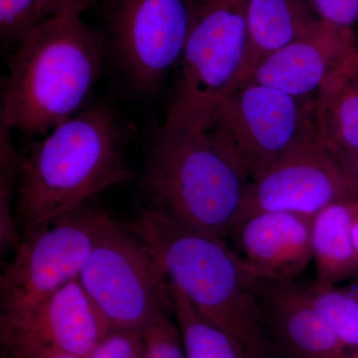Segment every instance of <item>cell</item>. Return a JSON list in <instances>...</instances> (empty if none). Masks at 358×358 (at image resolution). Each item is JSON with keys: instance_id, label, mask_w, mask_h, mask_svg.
I'll use <instances>...</instances> for the list:
<instances>
[{"instance_id": "6da1fadb", "label": "cell", "mask_w": 358, "mask_h": 358, "mask_svg": "<svg viewBox=\"0 0 358 358\" xmlns=\"http://www.w3.org/2000/svg\"><path fill=\"white\" fill-rule=\"evenodd\" d=\"M134 133L114 107L94 103L31 143L18 176L15 216L22 235L133 180L126 150Z\"/></svg>"}, {"instance_id": "7a4b0ae2", "label": "cell", "mask_w": 358, "mask_h": 358, "mask_svg": "<svg viewBox=\"0 0 358 358\" xmlns=\"http://www.w3.org/2000/svg\"><path fill=\"white\" fill-rule=\"evenodd\" d=\"M133 230L147 243L166 280L200 317L239 343L248 358H279L256 289V278L225 239L143 208Z\"/></svg>"}, {"instance_id": "3957f363", "label": "cell", "mask_w": 358, "mask_h": 358, "mask_svg": "<svg viewBox=\"0 0 358 358\" xmlns=\"http://www.w3.org/2000/svg\"><path fill=\"white\" fill-rule=\"evenodd\" d=\"M107 63L103 33L81 16L46 18L9 55L0 120L28 136H47L88 107Z\"/></svg>"}, {"instance_id": "277c9868", "label": "cell", "mask_w": 358, "mask_h": 358, "mask_svg": "<svg viewBox=\"0 0 358 358\" xmlns=\"http://www.w3.org/2000/svg\"><path fill=\"white\" fill-rule=\"evenodd\" d=\"M251 180L205 131L159 126L141 188L150 210L222 239L239 221Z\"/></svg>"}, {"instance_id": "5b68a950", "label": "cell", "mask_w": 358, "mask_h": 358, "mask_svg": "<svg viewBox=\"0 0 358 358\" xmlns=\"http://www.w3.org/2000/svg\"><path fill=\"white\" fill-rule=\"evenodd\" d=\"M248 0H199L162 126L203 131L239 84L247 46Z\"/></svg>"}, {"instance_id": "8992f818", "label": "cell", "mask_w": 358, "mask_h": 358, "mask_svg": "<svg viewBox=\"0 0 358 358\" xmlns=\"http://www.w3.org/2000/svg\"><path fill=\"white\" fill-rule=\"evenodd\" d=\"M203 131L252 182L294 148L319 136L315 98L245 82L224 98Z\"/></svg>"}, {"instance_id": "52a82bcc", "label": "cell", "mask_w": 358, "mask_h": 358, "mask_svg": "<svg viewBox=\"0 0 358 358\" xmlns=\"http://www.w3.org/2000/svg\"><path fill=\"white\" fill-rule=\"evenodd\" d=\"M199 0H105L108 62L131 95L154 96L176 69Z\"/></svg>"}, {"instance_id": "ba28073f", "label": "cell", "mask_w": 358, "mask_h": 358, "mask_svg": "<svg viewBox=\"0 0 358 358\" xmlns=\"http://www.w3.org/2000/svg\"><path fill=\"white\" fill-rule=\"evenodd\" d=\"M78 280L110 329L145 331L169 308L166 277L152 250L112 218Z\"/></svg>"}, {"instance_id": "9c48e42d", "label": "cell", "mask_w": 358, "mask_h": 358, "mask_svg": "<svg viewBox=\"0 0 358 358\" xmlns=\"http://www.w3.org/2000/svg\"><path fill=\"white\" fill-rule=\"evenodd\" d=\"M110 219L87 203L22 235L0 278L1 310L31 305L79 279Z\"/></svg>"}, {"instance_id": "30bf717a", "label": "cell", "mask_w": 358, "mask_h": 358, "mask_svg": "<svg viewBox=\"0 0 358 358\" xmlns=\"http://www.w3.org/2000/svg\"><path fill=\"white\" fill-rule=\"evenodd\" d=\"M110 329L79 280L31 305L1 310L0 315L6 358H88Z\"/></svg>"}, {"instance_id": "8fae6325", "label": "cell", "mask_w": 358, "mask_h": 358, "mask_svg": "<svg viewBox=\"0 0 358 358\" xmlns=\"http://www.w3.org/2000/svg\"><path fill=\"white\" fill-rule=\"evenodd\" d=\"M357 195L336 157L315 136L252 181L238 223L261 212L313 217L329 205Z\"/></svg>"}, {"instance_id": "7c38bea8", "label": "cell", "mask_w": 358, "mask_h": 358, "mask_svg": "<svg viewBox=\"0 0 358 358\" xmlns=\"http://www.w3.org/2000/svg\"><path fill=\"white\" fill-rule=\"evenodd\" d=\"M357 66L355 29L320 20L300 38L261 61L245 82L298 98H315L322 87Z\"/></svg>"}, {"instance_id": "4fadbf2b", "label": "cell", "mask_w": 358, "mask_h": 358, "mask_svg": "<svg viewBox=\"0 0 358 358\" xmlns=\"http://www.w3.org/2000/svg\"><path fill=\"white\" fill-rule=\"evenodd\" d=\"M313 219L288 212H261L238 223L230 236L254 277L292 282L313 260Z\"/></svg>"}, {"instance_id": "5bb4252c", "label": "cell", "mask_w": 358, "mask_h": 358, "mask_svg": "<svg viewBox=\"0 0 358 358\" xmlns=\"http://www.w3.org/2000/svg\"><path fill=\"white\" fill-rule=\"evenodd\" d=\"M256 289L279 358H357L315 312L303 287L256 278Z\"/></svg>"}, {"instance_id": "9a60e30c", "label": "cell", "mask_w": 358, "mask_h": 358, "mask_svg": "<svg viewBox=\"0 0 358 358\" xmlns=\"http://www.w3.org/2000/svg\"><path fill=\"white\" fill-rule=\"evenodd\" d=\"M320 20L312 0H248L246 53L238 86L261 61L300 38Z\"/></svg>"}, {"instance_id": "2e32d148", "label": "cell", "mask_w": 358, "mask_h": 358, "mask_svg": "<svg viewBox=\"0 0 358 358\" xmlns=\"http://www.w3.org/2000/svg\"><path fill=\"white\" fill-rule=\"evenodd\" d=\"M353 199L329 205L313 216V259L317 268L313 284L317 286H336L358 274L352 235Z\"/></svg>"}, {"instance_id": "e0dca14e", "label": "cell", "mask_w": 358, "mask_h": 358, "mask_svg": "<svg viewBox=\"0 0 358 358\" xmlns=\"http://www.w3.org/2000/svg\"><path fill=\"white\" fill-rule=\"evenodd\" d=\"M315 103L322 145L334 154L358 152V66L322 87Z\"/></svg>"}, {"instance_id": "ac0fdd59", "label": "cell", "mask_w": 358, "mask_h": 358, "mask_svg": "<svg viewBox=\"0 0 358 358\" xmlns=\"http://www.w3.org/2000/svg\"><path fill=\"white\" fill-rule=\"evenodd\" d=\"M171 313L186 358H248L232 336L200 317L183 294H176L171 299Z\"/></svg>"}, {"instance_id": "d6986e66", "label": "cell", "mask_w": 358, "mask_h": 358, "mask_svg": "<svg viewBox=\"0 0 358 358\" xmlns=\"http://www.w3.org/2000/svg\"><path fill=\"white\" fill-rule=\"evenodd\" d=\"M308 303L350 350L358 348V299L346 289L310 284L303 287Z\"/></svg>"}, {"instance_id": "ffe728a7", "label": "cell", "mask_w": 358, "mask_h": 358, "mask_svg": "<svg viewBox=\"0 0 358 358\" xmlns=\"http://www.w3.org/2000/svg\"><path fill=\"white\" fill-rule=\"evenodd\" d=\"M42 21L39 0H0L2 47L15 50Z\"/></svg>"}, {"instance_id": "44dd1931", "label": "cell", "mask_w": 358, "mask_h": 358, "mask_svg": "<svg viewBox=\"0 0 358 358\" xmlns=\"http://www.w3.org/2000/svg\"><path fill=\"white\" fill-rule=\"evenodd\" d=\"M145 358H186L182 338L169 308L159 310L145 329Z\"/></svg>"}, {"instance_id": "7402d4cb", "label": "cell", "mask_w": 358, "mask_h": 358, "mask_svg": "<svg viewBox=\"0 0 358 358\" xmlns=\"http://www.w3.org/2000/svg\"><path fill=\"white\" fill-rule=\"evenodd\" d=\"M145 331L112 329L88 358H145Z\"/></svg>"}, {"instance_id": "603a6c76", "label": "cell", "mask_w": 358, "mask_h": 358, "mask_svg": "<svg viewBox=\"0 0 358 358\" xmlns=\"http://www.w3.org/2000/svg\"><path fill=\"white\" fill-rule=\"evenodd\" d=\"M16 178L0 174V249L3 255L15 252L22 241L16 216L13 214V196Z\"/></svg>"}, {"instance_id": "cb8c5ba5", "label": "cell", "mask_w": 358, "mask_h": 358, "mask_svg": "<svg viewBox=\"0 0 358 358\" xmlns=\"http://www.w3.org/2000/svg\"><path fill=\"white\" fill-rule=\"evenodd\" d=\"M322 21L338 27L353 28L358 22V0H312Z\"/></svg>"}, {"instance_id": "d4e9b609", "label": "cell", "mask_w": 358, "mask_h": 358, "mask_svg": "<svg viewBox=\"0 0 358 358\" xmlns=\"http://www.w3.org/2000/svg\"><path fill=\"white\" fill-rule=\"evenodd\" d=\"M91 0H39L42 20L54 16L78 15L86 10Z\"/></svg>"}, {"instance_id": "484cf974", "label": "cell", "mask_w": 358, "mask_h": 358, "mask_svg": "<svg viewBox=\"0 0 358 358\" xmlns=\"http://www.w3.org/2000/svg\"><path fill=\"white\" fill-rule=\"evenodd\" d=\"M334 155L341 164V169L345 171L353 190L358 195V152H339Z\"/></svg>"}, {"instance_id": "4316f807", "label": "cell", "mask_w": 358, "mask_h": 358, "mask_svg": "<svg viewBox=\"0 0 358 358\" xmlns=\"http://www.w3.org/2000/svg\"><path fill=\"white\" fill-rule=\"evenodd\" d=\"M352 235L353 246L358 258V195L352 199Z\"/></svg>"}, {"instance_id": "83f0119b", "label": "cell", "mask_w": 358, "mask_h": 358, "mask_svg": "<svg viewBox=\"0 0 358 358\" xmlns=\"http://www.w3.org/2000/svg\"><path fill=\"white\" fill-rule=\"evenodd\" d=\"M350 294H353L355 298L358 299V284L355 285V286L350 287V289H346Z\"/></svg>"}, {"instance_id": "f1b7e54d", "label": "cell", "mask_w": 358, "mask_h": 358, "mask_svg": "<svg viewBox=\"0 0 358 358\" xmlns=\"http://www.w3.org/2000/svg\"><path fill=\"white\" fill-rule=\"evenodd\" d=\"M48 358H80V357H75V355H53V357H48Z\"/></svg>"}, {"instance_id": "f546056e", "label": "cell", "mask_w": 358, "mask_h": 358, "mask_svg": "<svg viewBox=\"0 0 358 358\" xmlns=\"http://www.w3.org/2000/svg\"><path fill=\"white\" fill-rule=\"evenodd\" d=\"M357 358H358V348L357 350Z\"/></svg>"}]
</instances>
